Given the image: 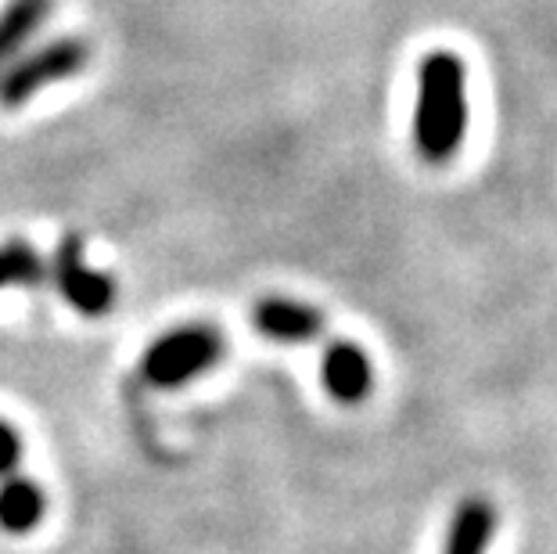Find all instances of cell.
I'll use <instances>...</instances> for the list:
<instances>
[{"label":"cell","instance_id":"obj_4","mask_svg":"<svg viewBox=\"0 0 557 554\" xmlns=\"http://www.w3.org/2000/svg\"><path fill=\"white\" fill-rule=\"evenodd\" d=\"M47 274L54 281L58 296L83 317H104L115 306V281L87 263V249H83L79 234H65L58 242Z\"/></svg>","mask_w":557,"mask_h":554},{"label":"cell","instance_id":"obj_5","mask_svg":"<svg viewBox=\"0 0 557 554\" xmlns=\"http://www.w3.org/2000/svg\"><path fill=\"white\" fill-rule=\"evenodd\" d=\"M320 374H324L327 393L338 399V404H360V399L371 396L374 389V368L371 357L349 338H335L327 342L324 349V364H320Z\"/></svg>","mask_w":557,"mask_h":554},{"label":"cell","instance_id":"obj_7","mask_svg":"<svg viewBox=\"0 0 557 554\" xmlns=\"http://www.w3.org/2000/svg\"><path fill=\"white\" fill-rule=\"evenodd\" d=\"M496 526H500V518H496L493 501L465 497L449 515L443 554H490Z\"/></svg>","mask_w":557,"mask_h":554},{"label":"cell","instance_id":"obj_10","mask_svg":"<svg viewBox=\"0 0 557 554\" xmlns=\"http://www.w3.org/2000/svg\"><path fill=\"white\" fill-rule=\"evenodd\" d=\"M47 278V267L40 253L26 238H8L0 245V292L15 285H40Z\"/></svg>","mask_w":557,"mask_h":554},{"label":"cell","instance_id":"obj_11","mask_svg":"<svg viewBox=\"0 0 557 554\" xmlns=\"http://www.w3.org/2000/svg\"><path fill=\"white\" fill-rule=\"evenodd\" d=\"M18 461H22V440L18 432L8 426V421H0V479L11 476V471H18Z\"/></svg>","mask_w":557,"mask_h":554},{"label":"cell","instance_id":"obj_1","mask_svg":"<svg viewBox=\"0 0 557 554\" xmlns=\"http://www.w3.org/2000/svg\"><path fill=\"white\" fill-rule=\"evenodd\" d=\"M468 137V73L454 51H432L418 65L413 148L429 167H446Z\"/></svg>","mask_w":557,"mask_h":554},{"label":"cell","instance_id":"obj_2","mask_svg":"<svg viewBox=\"0 0 557 554\" xmlns=\"http://www.w3.org/2000/svg\"><path fill=\"white\" fill-rule=\"evenodd\" d=\"M87 62H90V44L83 37H54L51 44L37 47V51L15 58L0 73V109L4 112L22 109L40 90L79 76Z\"/></svg>","mask_w":557,"mask_h":554},{"label":"cell","instance_id":"obj_6","mask_svg":"<svg viewBox=\"0 0 557 554\" xmlns=\"http://www.w3.org/2000/svg\"><path fill=\"white\" fill-rule=\"evenodd\" d=\"M256 328L277 342H313L324 335V313L310 303H295L284 296L259 299L252 310Z\"/></svg>","mask_w":557,"mask_h":554},{"label":"cell","instance_id":"obj_9","mask_svg":"<svg viewBox=\"0 0 557 554\" xmlns=\"http://www.w3.org/2000/svg\"><path fill=\"white\" fill-rule=\"evenodd\" d=\"M44 512L47 497L37 482L26 479L22 471H11V476L0 479V529L4 533H33L40 526Z\"/></svg>","mask_w":557,"mask_h":554},{"label":"cell","instance_id":"obj_8","mask_svg":"<svg viewBox=\"0 0 557 554\" xmlns=\"http://www.w3.org/2000/svg\"><path fill=\"white\" fill-rule=\"evenodd\" d=\"M54 0H8L0 11V73L26 54L33 37L44 29V22L51 19Z\"/></svg>","mask_w":557,"mask_h":554},{"label":"cell","instance_id":"obj_3","mask_svg":"<svg viewBox=\"0 0 557 554\" xmlns=\"http://www.w3.org/2000/svg\"><path fill=\"white\" fill-rule=\"evenodd\" d=\"M223 335L212 324H184L159 335L140 360V374L156 389L187 385L223 357Z\"/></svg>","mask_w":557,"mask_h":554}]
</instances>
